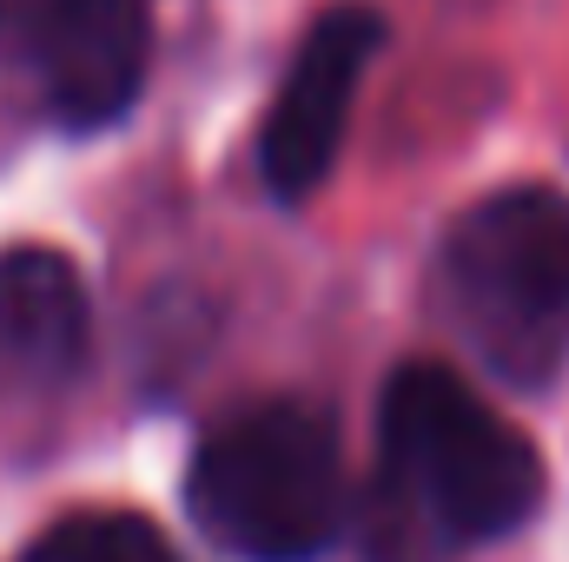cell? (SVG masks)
<instances>
[{
  "label": "cell",
  "mask_w": 569,
  "mask_h": 562,
  "mask_svg": "<svg viewBox=\"0 0 569 562\" xmlns=\"http://www.w3.org/2000/svg\"><path fill=\"white\" fill-rule=\"evenodd\" d=\"M543 503V456L457 371L405 364L378 404V470L358 510L365 562H457L517 536Z\"/></svg>",
  "instance_id": "obj_1"
},
{
  "label": "cell",
  "mask_w": 569,
  "mask_h": 562,
  "mask_svg": "<svg viewBox=\"0 0 569 562\" xmlns=\"http://www.w3.org/2000/svg\"><path fill=\"white\" fill-rule=\"evenodd\" d=\"M443 324L517 391L557 384L569 364V199L503 185L477 199L437 252Z\"/></svg>",
  "instance_id": "obj_2"
},
{
  "label": "cell",
  "mask_w": 569,
  "mask_h": 562,
  "mask_svg": "<svg viewBox=\"0 0 569 562\" xmlns=\"http://www.w3.org/2000/svg\"><path fill=\"white\" fill-rule=\"evenodd\" d=\"M186 510L212 550L239 562H318L345 516V450L318 404L272 398L199 436Z\"/></svg>",
  "instance_id": "obj_3"
},
{
  "label": "cell",
  "mask_w": 569,
  "mask_h": 562,
  "mask_svg": "<svg viewBox=\"0 0 569 562\" xmlns=\"http://www.w3.org/2000/svg\"><path fill=\"white\" fill-rule=\"evenodd\" d=\"M378 47H385V20H378V7H358V0L325 7L305 27L279 80V100L259 127V165L279 199H311L331 179V159L351 127V100H358Z\"/></svg>",
  "instance_id": "obj_4"
},
{
  "label": "cell",
  "mask_w": 569,
  "mask_h": 562,
  "mask_svg": "<svg viewBox=\"0 0 569 562\" xmlns=\"http://www.w3.org/2000/svg\"><path fill=\"white\" fill-rule=\"evenodd\" d=\"M20 53L60 127H113L152 67V0H27Z\"/></svg>",
  "instance_id": "obj_5"
},
{
  "label": "cell",
  "mask_w": 569,
  "mask_h": 562,
  "mask_svg": "<svg viewBox=\"0 0 569 562\" xmlns=\"http://www.w3.org/2000/svg\"><path fill=\"white\" fill-rule=\"evenodd\" d=\"M87 279L53 245L0 252V404H47L87 371Z\"/></svg>",
  "instance_id": "obj_6"
},
{
  "label": "cell",
  "mask_w": 569,
  "mask_h": 562,
  "mask_svg": "<svg viewBox=\"0 0 569 562\" xmlns=\"http://www.w3.org/2000/svg\"><path fill=\"white\" fill-rule=\"evenodd\" d=\"M20 562H179V550L127 510H87V516H67L53 523L40 543H27Z\"/></svg>",
  "instance_id": "obj_7"
}]
</instances>
